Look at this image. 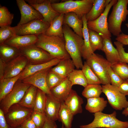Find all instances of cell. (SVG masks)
<instances>
[{
	"label": "cell",
	"instance_id": "34",
	"mask_svg": "<svg viewBox=\"0 0 128 128\" xmlns=\"http://www.w3.org/2000/svg\"><path fill=\"white\" fill-rule=\"evenodd\" d=\"M90 46L93 52L96 50H101L103 45L104 38L96 31L88 29Z\"/></svg>",
	"mask_w": 128,
	"mask_h": 128
},
{
	"label": "cell",
	"instance_id": "33",
	"mask_svg": "<svg viewBox=\"0 0 128 128\" xmlns=\"http://www.w3.org/2000/svg\"><path fill=\"white\" fill-rule=\"evenodd\" d=\"M68 77L72 86L78 85L85 87L88 84L82 70L75 69Z\"/></svg>",
	"mask_w": 128,
	"mask_h": 128
},
{
	"label": "cell",
	"instance_id": "26",
	"mask_svg": "<svg viewBox=\"0 0 128 128\" xmlns=\"http://www.w3.org/2000/svg\"><path fill=\"white\" fill-rule=\"evenodd\" d=\"M64 14H61L56 17L44 33L46 35L56 36L64 37L62 26Z\"/></svg>",
	"mask_w": 128,
	"mask_h": 128
},
{
	"label": "cell",
	"instance_id": "22",
	"mask_svg": "<svg viewBox=\"0 0 128 128\" xmlns=\"http://www.w3.org/2000/svg\"><path fill=\"white\" fill-rule=\"evenodd\" d=\"M64 101L74 115L82 113L83 100L75 91L72 89Z\"/></svg>",
	"mask_w": 128,
	"mask_h": 128
},
{
	"label": "cell",
	"instance_id": "51",
	"mask_svg": "<svg viewBox=\"0 0 128 128\" xmlns=\"http://www.w3.org/2000/svg\"><path fill=\"white\" fill-rule=\"evenodd\" d=\"M122 114L126 116H128V106L124 109L122 112Z\"/></svg>",
	"mask_w": 128,
	"mask_h": 128
},
{
	"label": "cell",
	"instance_id": "27",
	"mask_svg": "<svg viewBox=\"0 0 128 128\" xmlns=\"http://www.w3.org/2000/svg\"><path fill=\"white\" fill-rule=\"evenodd\" d=\"M21 54L17 48L4 43L0 44V59L6 64Z\"/></svg>",
	"mask_w": 128,
	"mask_h": 128
},
{
	"label": "cell",
	"instance_id": "47",
	"mask_svg": "<svg viewBox=\"0 0 128 128\" xmlns=\"http://www.w3.org/2000/svg\"><path fill=\"white\" fill-rule=\"evenodd\" d=\"M115 39L123 45H128V35L123 33L120 34L116 37Z\"/></svg>",
	"mask_w": 128,
	"mask_h": 128
},
{
	"label": "cell",
	"instance_id": "49",
	"mask_svg": "<svg viewBox=\"0 0 128 128\" xmlns=\"http://www.w3.org/2000/svg\"><path fill=\"white\" fill-rule=\"evenodd\" d=\"M42 128H57V127L55 121L51 120L47 118Z\"/></svg>",
	"mask_w": 128,
	"mask_h": 128
},
{
	"label": "cell",
	"instance_id": "6",
	"mask_svg": "<svg viewBox=\"0 0 128 128\" xmlns=\"http://www.w3.org/2000/svg\"><path fill=\"white\" fill-rule=\"evenodd\" d=\"M86 60L87 64L99 79L101 84L103 85L111 84L108 69L111 64L106 59L100 55L94 53Z\"/></svg>",
	"mask_w": 128,
	"mask_h": 128
},
{
	"label": "cell",
	"instance_id": "39",
	"mask_svg": "<svg viewBox=\"0 0 128 128\" xmlns=\"http://www.w3.org/2000/svg\"><path fill=\"white\" fill-rule=\"evenodd\" d=\"M14 17V14L11 13L6 7L4 6H0V27L10 26Z\"/></svg>",
	"mask_w": 128,
	"mask_h": 128
},
{
	"label": "cell",
	"instance_id": "17",
	"mask_svg": "<svg viewBox=\"0 0 128 128\" xmlns=\"http://www.w3.org/2000/svg\"><path fill=\"white\" fill-rule=\"evenodd\" d=\"M46 100L44 113L48 119L54 121L58 119L62 102L51 94H46Z\"/></svg>",
	"mask_w": 128,
	"mask_h": 128
},
{
	"label": "cell",
	"instance_id": "20",
	"mask_svg": "<svg viewBox=\"0 0 128 128\" xmlns=\"http://www.w3.org/2000/svg\"><path fill=\"white\" fill-rule=\"evenodd\" d=\"M75 66L70 58L61 60L56 66L50 70L60 78L64 79L75 69Z\"/></svg>",
	"mask_w": 128,
	"mask_h": 128
},
{
	"label": "cell",
	"instance_id": "28",
	"mask_svg": "<svg viewBox=\"0 0 128 128\" xmlns=\"http://www.w3.org/2000/svg\"><path fill=\"white\" fill-rule=\"evenodd\" d=\"M87 99L85 106L86 110L91 113L102 112L106 106L107 101L102 97L89 98Z\"/></svg>",
	"mask_w": 128,
	"mask_h": 128
},
{
	"label": "cell",
	"instance_id": "43",
	"mask_svg": "<svg viewBox=\"0 0 128 128\" xmlns=\"http://www.w3.org/2000/svg\"><path fill=\"white\" fill-rule=\"evenodd\" d=\"M108 72L110 78L111 84L118 87L124 80L114 71L111 66L108 68Z\"/></svg>",
	"mask_w": 128,
	"mask_h": 128
},
{
	"label": "cell",
	"instance_id": "42",
	"mask_svg": "<svg viewBox=\"0 0 128 128\" xmlns=\"http://www.w3.org/2000/svg\"><path fill=\"white\" fill-rule=\"evenodd\" d=\"M31 117L37 128H42L47 119L45 113L33 111Z\"/></svg>",
	"mask_w": 128,
	"mask_h": 128
},
{
	"label": "cell",
	"instance_id": "12",
	"mask_svg": "<svg viewBox=\"0 0 128 128\" xmlns=\"http://www.w3.org/2000/svg\"><path fill=\"white\" fill-rule=\"evenodd\" d=\"M50 25L43 19H36L23 25H17L14 27L16 35L37 36L45 33Z\"/></svg>",
	"mask_w": 128,
	"mask_h": 128
},
{
	"label": "cell",
	"instance_id": "3",
	"mask_svg": "<svg viewBox=\"0 0 128 128\" xmlns=\"http://www.w3.org/2000/svg\"><path fill=\"white\" fill-rule=\"evenodd\" d=\"M94 0H68L51 4L53 8L59 14L72 12L76 14L80 19L90 11Z\"/></svg>",
	"mask_w": 128,
	"mask_h": 128
},
{
	"label": "cell",
	"instance_id": "35",
	"mask_svg": "<svg viewBox=\"0 0 128 128\" xmlns=\"http://www.w3.org/2000/svg\"><path fill=\"white\" fill-rule=\"evenodd\" d=\"M102 92V87L100 84H88L84 87L82 95L88 99L99 97Z\"/></svg>",
	"mask_w": 128,
	"mask_h": 128
},
{
	"label": "cell",
	"instance_id": "19",
	"mask_svg": "<svg viewBox=\"0 0 128 128\" xmlns=\"http://www.w3.org/2000/svg\"><path fill=\"white\" fill-rule=\"evenodd\" d=\"M60 60L54 58L48 62L42 64H29L22 72L19 80H22L27 77L39 71L51 68L57 65Z\"/></svg>",
	"mask_w": 128,
	"mask_h": 128
},
{
	"label": "cell",
	"instance_id": "16",
	"mask_svg": "<svg viewBox=\"0 0 128 128\" xmlns=\"http://www.w3.org/2000/svg\"><path fill=\"white\" fill-rule=\"evenodd\" d=\"M58 1L56 0H45L41 4L30 5L41 14L44 21L50 24L54 18L60 14L53 8L51 5L52 3L57 2H56Z\"/></svg>",
	"mask_w": 128,
	"mask_h": 128
},
{
	"label": "cell",
	"instance_id": "4",
	"mask_svg": "<svg viewBox=\"0 0 128 128\" xmlns=\"http://www.w3.org/2000/svg\"><path fill=\"white\" fill-rule=\"evenodd\" d=\"M128 0H118L113 6L108 19V28L111 33L116 37L122 32L121 25L128 15Z\"/></svg>",
	"mask_w": 128,
	"mask_h": 128
},
{
	"label": "cell",
	"instance_id": "45",
	"mask_svg": "<svg viewBox=\"0 0 128 128\" xmlns=\"http://www.w3.org/2000/svg\"><path fill=\"white\" fill-rule=\"evenodd\" d=\"M18 127L19 128H37L31 117L25 120Z\"/></svg>",
	"mask_w": 128,
	"mask_h": 128
},
{
	"label": "cell",
	"instance_id": "38",
	"mask_svg": "<svg viewBox=\"0 0 128 128\" xmlns=\"http://www.w3.org/2000/svg\"><path fill=\"white\" fill-rule=\"evenodd\" d=\"M111 67L114 71L123 80L128 79V64L118 62L111 64Z\"/></svg>",
	"mask_w": 128,
	"mask_h": 128
},
{
	"label": "cell",
	"instance_id": "36",
	"mask_svg": "<svg viewBox=\"0 0 128 128\" xmlns=\"http://www.w3.org/2000/svg\"><path fill=\"white\" fill-rule=\"evenodd\" d=\"M46 100V94L38 88L33 110L44 113Z\"/></svg>",
	"mask_w": 128,
	"mask_h": 128
},
{
	"label": "cell",
	"instance_id": "31",
	"mask_svg": "<svg viewBox=\"0 0 128 128\" xmlns=\"http://www.w3.org/2000/svg\"><path fill=\"white\" fill-rule=\"evenodd\" d=\"M21 73L14 77L4 78L0 80V101L12 91Z\"/></svg>",
	"mask_w": 128,
	"mask_h": 128
},
{
	"label": "cell",
	"instance_id": "2",
	"mask_svg": "<svg viewBox=\"0 0 128 128\" xmlns=\"http://www.w3.org/2000/svg\"><path fill=\"white\" fill-rule=\"evenodd\" d=\"M37 36L38 40L35 45L47 52L54 58L61 60L71 58L65 48L64 37L49 36L44 33Z\"/></svg>",
	"mask_w": 128,
	"mask_h": 128
},
{
	"label": "cell",
	"instance_id": "7",
	"mask_svg": "<svg viewBox=\"0 0 128 128\" xmlns=\"http://www.w3.org/2000/svg\"><path fill=\"white\" fill-rule=\"evenodd\" d=\"M31 85L18 80L12 91L0 101V109L5 115L13 105L18 103Z\"/></svg>",
	"mask_w": 128,
	"mask_h": 128
},
{
	"label": "cell",
	"instance_id": "37",
	"mask_svg": "<svg viewBox=\"0 0 128 128\" xmlns=\"http://www.w3.org/2000/svg\"><path fill=\"white\" fill-rule=\"evenodd\" d=\"M82 70L88 84H100V81L96 74L88 65L86 61L84 62Z\"/></svg>",
	"mask_w": 128,
	"mask_h": 128
},
{
	"label": "cell",
	"instance_id": "11",
	"mask_svg": "<svg viewBox=\"0 0 128 128\" xmlns=\"http://www.w3.org/2000/svg\"><path fill=\"white\" fill-rule=\"evenodd\" d=\"M19 50L21 54L27 59L30 64H43L54 59L47 52L35 45Z\"/></svg>",
	"mask_w": 128,
	"mask_h": 128
},
{
	"label": "cell",
	"instance_id": "15",
	"mask_svg": "<svg viewBox=\"0 0 128 128\" xmlns=\"http://www.w3.org/2000/svg\"><path fill=\"white\" fill-rule=\"evenodd\" d=\"M51 68L38 72L21 81L35 86L46 94H51L46 81L47 75Z\"/></svg>",
	"mask_w": 128,
	"mask_h": 128
},
{
	"label": "cell",
	"instance_id": "9",
	"mask_svg": "<svg viewBox=\"0 0 128 128\" xmlns=\"http://www.w3.org/2000/svg\"><path fill=\"white\" fill-rule=\"evenodd\" d=\"M117 0H111L106 7L103 13L98 18L92 21L87 22L88 29L96 31L103 38H111V33L108 28V16L112 7L117 1Z\"/></svg>",
	"mask_w": 128,
	"mask_h": 128
},
{
	"label": "cell",
	"instance_id": "24",
	"mask_svg": "<svg viewBox=\"0 0 128 128\" xmlns=\"http://www.w3.org/2000/svg\"><path fill=\"white\" fill-rule=\"evenodd\" d=\"M101 50L104 53L107 60L111 64L120 61L119 52L113 46L111 38H104Z\"/></svg>",
	"mask_w": 128,
	"mask_h": 128
},
{
	"label": "cell",
	"instance_id": "21",
	"mask_svg": "<svg viewBox=\"0 0 128 128\" xmlns=\"http://www.w3.org/2000/svg\"><path fill=\"white\" fill-rule=\"evenodd\" d=\"M64 24L71 28L76 34L83 38V21L76 14L70 12L64 14Z\"/></svg>",
	"mask_w": 128,
	"mask_h": 128
},
{
	"label": "cell",
	"instance_id": "5",
	"mask_svg": "<svg viewBox=\"0 0 128 128\" xmlns=\"http://www.w3.org/2000/svg\"><path fill=\"white\" fill-rule=\"evenodd\" d=\"M116 115L115 111L109 114L102 112L95 113L92 121L88 124L80 125V128H128V121L119 120Z\"/></svg>",
	"mask_w": 128,
	"mask_h": 128
},
{
	"label": "cell",
	"instance_id": "48",
	"mask_svg": "<svg viewBox=\"0 0 128 128\" xmlns=\"http://www.w3.org/2000/svg\"><path fill=\"white\" fill-rule=\"evenodd\" d=\"M0 128H9V126L6 119L5 114L0 109Z\"/></svg>",
	"mask_w": 128,
	"mask_h": 128
},
{
	"label": "cell",
	"instance_id": "25",
	"mask_svg": "<svg viewBox=\"0 0 128 128\" xmlns=\"http://www.w3.org/2000/svg\"><path fill=\"white\" fill-rule=\"evenodd\" d=\"M111 0H94L93 6L89 12L86 15L87 21L94 20L99 17Z\"/></svg>",
	"mask_w": 128,
	"mask_h": 128
},
{
	"label": "cell",
	"instance_id": "8",
	"mask_svg": "<svg viewBox=\"0 0 128 128\" xmlns=\"http://www.w3.org/2000/svg\"><path fill=\"white\" fill-rule=\"evenodd\" d=\"M33 111V110L22 106L18 103L16 104L10 108L5 116L9 127L17 128L31 117Z\"/></svg>",
	"mask_w": 128,
	"mask_h": 128
},
{
	"label": "cell",
	"instance_id": "50",
	"mask_svg": "<svg viewBox=\"0 0 128 128\" xmlns=\"http://www.w3.org/2000/svg\"><path fill=\"white\" fill-rule=\"evenodd\" d=\"M6 63L0 59V80L4 78Z\"/></svg>",
	"mask_w": 128,
	"mask_h": 128
},
{
	"label": "cell",
	"instance_id": "55",
	"mask_svg": "<svg viewBox=\"0 0 128 128\" xmlns=\"http://www.w3.org/2000/svg\"></svg>",
	"mask_w": 128,
	"mask_h": 128
},
{
	"label": "cell",
	"instance_id": "40",
	"mask_svg": "<svg viewBox=\"0 0 128 128\" xmlns=\"http://www.w3.org/2000/svg\"><path fill=\"white\" fill-rule=\"evenodd\" d=\"M16 35L14 27L7 26L0 28V44L4 43Z\"/></svg>",
	"mask_w": 128,
	"mask_h": 128
},
{
	"label": "cell",
	"instance_id": "30",
	"mask_svg": "<svg viewBox=\"0 0 128 128\" xmlns=\"http://www.w3.org/2000/svg\"><path fill=\"white\" fill-rule=\"evenodd\" d=\"M74 115L64 101H62L58 113V119L65 128H71Z\"/></svg>",
	"mask_w": 128,
	"mask_h": 128
},
{
	"label": "cell",
	"instance_id": "10",
	"mask_svg": "<svg viewBox=\"0 0 128 128\" xmlns=\"http://www.w3.org/2000/svg\"><path fill=\"white\" fill-rule=\"evenodd\" d=\"M102 92L106 96L108 102L113 109L121 110L128 106L126 96L122 93L118 87L110 84L102 86Z\"/></svg>",
	"mask_w": 128,
	"mask_h": 128
},
{
	"label": "cell",
	"instance_id": "1",
	"mask_svg": "<svg viewBox=\"0 0 128 128\" xmlns=\"http://www.w3.org/2000/svg\"><path fill=\"white\" fill-rule=\"evenodd\" d=\"M63 31L66 50L77 69L83 66L82 58L84 45L83 38L76 34L66 24H63Z\"/></svg>",
	"mask_w": 128,
	"mask_h": 128
},
{
	"label": "cell",
	"instance_id": "41",
	"mask_svg": "<svg viewBox=\"0 0 128 128\" xmlns=\"http://www.w3.org/2000/svg\"><path fill=\"white\" fill-rule=\"evenodd\" d=\"M51 71L48 73L46 78L47 86L50 90L60 83L64 79Z\"/></svg>",
	"mask_w": 128,
	"mask_h": 128
},
{
	"label": "cell",
	"instance_id": "44",
	"mask_svg": "<svg viewBox=\"0 0 128 128\" xmlns=\"http://www.w3.org/2000/svg\"><path fill=\"white\" fill-rule=\"evenodd\" d=\"M119 54L120 62L128 63V53L126 52L123 47V45L120 42L116 41L114 42Z\"/></svg>",
	"mask_w": 128,
	"mask_h": 128
},
{
	"label": "cell",
	"instance_id": "14",
	"mask_svg": "<svg viewBox=\"0 0 128 128\" xmlns=\"http://www.w3.org/2000/svg\"><path fill=\"white\" fill-rule=\"evenodd\" d=\"M29 64L27 59L21 54L6 64L4 78H13L18 75Z\"/></svg>",
	"mask_w": 128,
	"mask_h": 128
},
{
	"label": "cell",
	"instance_id": "46",
	"mask_svg": "<svg viewBox=\"0 0 128 128\" xmlns=\"http://www.w3.org/2000/svg\"><path fill=\"white\" fill-rule=\"evenodd\" d=\"M118 87L119 91L123 94L125 96L128 95V79L124 80Z\"/></svg>",
	"mask_w": 128,
	"mask_h": 128
},
{
	"label": "cell",
	"instance_id": "18",
	"mask_svg": "<svg viewBox=\"0 0 128 128\" xmlns=\"http://www.w3.org/2000/svg\"><path fill=\"white\" fill-rule=\"evenodd\" d=\"M38 36L35 35L22 36L16 35L4 44L19 49L35 45L37 41Z\"/></svg>",
	"mask_w": 128,
	"mask_h": 128
},
{
	"label": "cell",
	"instance_id": "52",
	"mask_svg": "<svg viewBox=\"0 0 128 128\" xmlns=\"http://www.w3.org/2000/svg\"><path fill=\"white\" fill-rule=\"evenodd\" d=\"M125 25L128 28V23H126L125 24Z\"/></svg>",
	"mask_w": 128,
	"mask_h": 128
},
{
	"label": "cell",
	"instance_id": "53",
	"mask_svg": "<svg viewBox=\"0 0 128 128\" xmlns=\"http://www.w3.org/2000/svg\"><path fill=\"white\" fill-rule=\"evenodd\" d=\"M61 128H65L63 125L62 124V126Z\"/></svg>",
	"mask_w": 128,
	"mask_h": 128
},
{
	"label": "cell",
	"instance_id": "29",
	"mask_svg": "<svg viewBox=\"0 0 128 128\" xmlns=\"http://www.w3.org/2000/svg\"><path fill=\"white\" fill-rule=\"evenodd\" d=\"M38 88L31 85L18 103L20 105L33 110Z\"/></svg>",
	"mask_w": 128,
	"mask_h": 128
},
{
	"label": "cell",
	"instance_id": "13",
	"mask_svg": "<svg viewBox=\"0 0 128 128\" xmlns=\"http://www.w3.org/2000/svg\"><path fill=\"white\" fill-rule=\"evenodd\" d=\"M16 3L21 14L20 20L17 25L27 23L36 19H43L41 14L24 0H16Z\"/></svg>",
	"mask_w": 128,
	"mask_h": 128
},
{
	"label": "cell",
	"instance_id": "54",
	"mask_svg": "<svg viewBox=\"0 0 128 128\" xmlns=\"http://www.w3.org/2000/svg\"><path fill=\"white\" fill-rule=\"evenodd\" d=\"M9 128H19L18 127H17V128H11V127H9Z\"/></svg>",
	"mask_w": 128,
	"mask_h": 128
},
{
	"label": "cell",
	"instance_id": "23",
	"mask_svg": "<svg viewBox=\"0 0 128 128\" xmlns=\"http://www.w3.org/2000/svg\"><path fill=\"white\" fill-rule=\"evenodd\" d=\"M72 86L67 77L58 85L51 89L50 91L55 97L61 102L64 101L72 90Z\"/></svg>",
	"mask_w": 128,
	"mask_h": 128
},
{
	"label": "cell",
	"instance_id": "32",
	"mask_svg": "<svg viewBox=\"0 0 128 128\" xmlns=\"http://www.w3.org/2000/svg\"><path fill=\"white\" fill-rule=\"evenodd\" d=\"M82 19L83 23L82 32L84 41L82 57L86 60L94 53L92 50L90 45L88 29L86 15L82 17Z\"/></svg>",
	"mask_w": 128,
	"mask_h": 128
}]
</instances>
